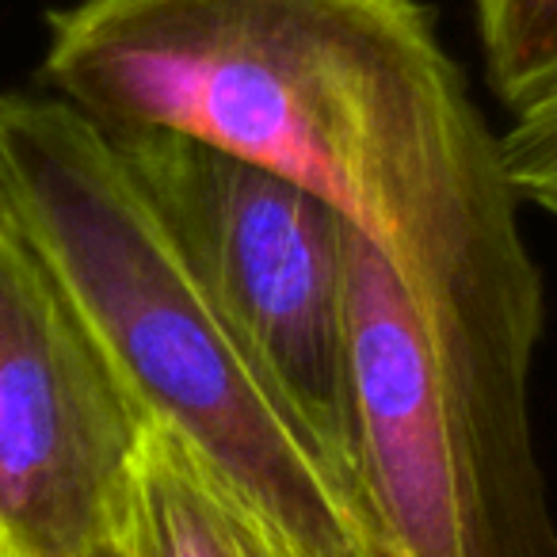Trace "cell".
I'll use <instances>...</instances> for the list:
<instances>
[{
  "label": "cell",
  "mask_w": 557,
  "mask_h": 557,
  "mask_svg": "<svg viewBox=\"0 0 557 557\" xmlns=\"http://www.w3.org/2000/svg\"><path fill=\"white\" fill-rule=\"evenodd\" d=\"M39 77L100 131H176L325 199L412 287L542 310L500 134L420 0H77Z\"/></svg>",
  "instance_id": "1"
},
{
  "label": "cell",
  "mask_w": 557,
  "mask_h": 557,
  "mask_svg": "<svg viewBox=\"0 0 557 557\" xmlns=\"http://www.w3.org/2000/svg\"><path fill=\"white\" fill-rule=\"evenodd\" d=\"M0 202L73 290L146 424L169 428L278 557H379L348 470L195 283L108 131L54 92H0Z\"/></svg>",
  "instance_id": "2"
},
{
  "label": "cell",
  "mask_w": 557,
  "mask_h": 557,
  "mask_svg": "<svg viewBox=\"0 0 557 557\" xmlns=\"http://www.w3.org/2000/svg\"><path fill=\"white\" fill-rule=\"evenodd\" d=\"M108 138L214 310L344 466L351 225L306 187L187 134Z\"/></svg>",
  "instance_id": "3"
},
{
  "label": "cell",
  "mask_w": 557,
  "mask_h": 557,
  "mask_svg": "<svg viewBox=\"0 0 557 557\" xmlns=\"http://www.w3.org/2000/svg\"><path fill=\"white\" fill-rule=\"evenodd\" d=\"M146 417L0 202V557H115Z\"/></svg>",
  "instance_id": "4"
},
{
  "label": "cell",
  "mask_w": 557,
  "mask_h": 557,
  "mask_svg": "<svg viewBox=\"0 0 557 557\" xmlns=\"http://www.w3.org/2000/svg\"><path fill=\"white\" fill-rule=\"evenodd\" d=\"M115 557H278L263 527L161 424L146 428Z\"/></svg>",
  "instance_id": "5"
},
{
  "label": "cell",
  "mask_w": 557,
  "mask_h": 557,
  "mask_svg": "<svg viewBox=\"0 0 557 557\" xmlns=\"http://www.w3.org/2000/svg\"><path fill=\"white\" fill-rule=\"evenodd\" d=\"M485 77L516 115L557 92V0H473Z\"/></svg>",
  "instance_id": "6"
},
{
  "label": "cell",
  "mask_w": 557,
  "mask_h": 557,
  "mask_svg": "<svg viewBox=\"0 0 557 557\" xmlns=\"http://www.w3.org/2000/svg\"><path fill=\"white\" fill-rule=\"evenodd\" d=\"M500 146L519 199L557 218V92L516 111Z\"/></svg>",
  "instance_id": "7"
}]
</instances>
